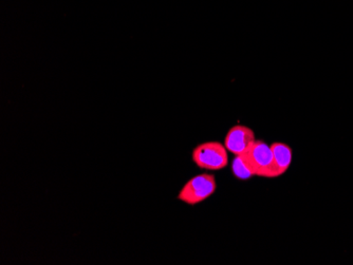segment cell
I'll return each mask as SVG.
<instances>
[{
    "instance_id": "6da1fadb",
    "label": "cell",
    "mask_w": 353,
    "mask_h": 265,
    "mask_svg": "<svg viewBox=\"0 0 353 265\" xmlns=\"http://www.w3.org/2000/svg\"><path fill=\"white\" fill-rule=\"evenodd\" d=\"M227 151L224 144L206 142L192 150V161L201 169L217 171L227 167L229 163Z\"/></svg>"
},
{
    "instance_id": "7a4b0ae2",
    "label": "cell",
    "mask_w": 353,
    "mask_h": 265,
    "mask_svg": "<svg viewBox=\"0 0 353 265\" xmlns=\"http://www.w3.org/2000/svg\"><path fill=\"white\" fill-rule=\"evenodd\" d=\"M217 189L215 177L210 173H202L192 178L182 187L178 200L190 206H195L212 197Z\"/></svg>"
},
{
    "instance_id": "3957f363",
    "label": "cell",
    "mask_w": 353,
    "mask_h": 265,
    "mask_svg": "<svg viewBox=\"0 0 353 265\" xmlns=\"http://www.w3.org/2000/svg\"><path fill=\"white\" fill-rule=\"evenodd\" d=\"M255 132L243 125H236L228 132L224 138V146L231 153L241 154L249 151L255 143Z\"/></svg>"
},
{
    "instance_id": "277c9868",
    "label": "cell",
    "mask_w": 353,
    "mask_h": 265,
    "mask_svg": "<svg viewBox=\"0 0 353 265\" xmlns=\"http://www.w3.org/2000/svg\"><path fill=\"white\" fill-rule=\"evenodd\" d=\"M247 153L255 169L256 176L269 179L273 166V151L271 145H268L263 141H255Z\"/></svg>"
},
{
    "instance_id": "5b68a950",
    "label": "cell",
    "mask_w": 353,
    "mask_h": 265,
    "mask_svg": "<svg viewBox=\"0 0 353 265\" xmlns=\"http://www.w3.org/2000/svg\"><path fill=\"white\" fill-rule=\"evenodd\" d=\"M273 151V166L269 179L281 177L287 173L292 162V149L290 146L283 143H273L271 145Z\"/></svg>"
},
{
    "instance_id": "8992f818",
    "label": "cell",
    "mask_w": 353,
    "mask_h": 265,
    "mask_svg": "<svg viewBox=\"0 0 353 265\" xmlns=\"http://www.w3.org/2000/svg\"><path fill=\"white\" fill-rule=\"evenodd\" d=\"M232 173L240 181H247L256 176L247 152L235 156V159L232 162Z\"/></svg>"
}]
</instances>
